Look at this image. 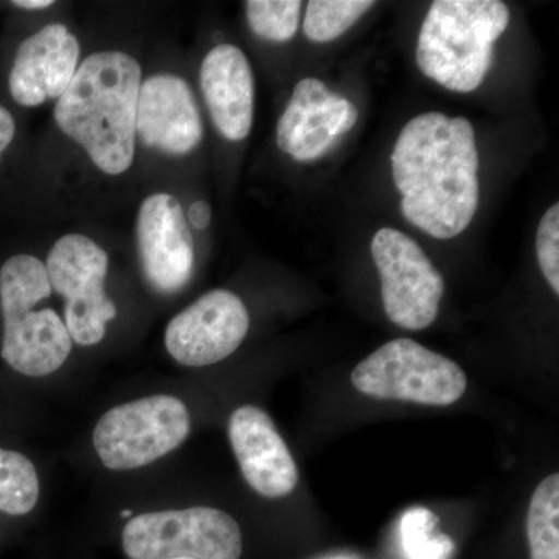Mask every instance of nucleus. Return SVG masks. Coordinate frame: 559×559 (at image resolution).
<instances>
[{"instance_id": "nucleus-8", "label": "nucleus", "mask_w": 559, "mask_h": 559, "mask_svg": "<svg viewBox=\"0 0 559 559\" xmlns=\"http://www.w3.org/2000/svg\"><path fill=\"white\" fill-rule=\"evenodd\" d=\"M108 264V253L79 234L60 238L47 257L51 289L66 301V329L70 340L83 347L102 342L106 323L117 316L116 305L105 293Z\"/></svg>"}, {"instance_id": "nucleus-28", "label": "nucleus", "mask_w": 559, "mask_h": 559, "mask_svg": "<svg viewBox=\"0 0 559 559\" xmlns=\"http://www.w3.org/2000/svg\"><path fill=\"white\" fill-rule=\"evenodd\" d=\"M179 559H187V558H179Z\"/></svg>"}, {"instance_id": "nucleus-21", "label": "nucleus", "mask_w": 559, "mask_h": 559, "mask_svg": "<svg viewBox=\"0 0 559 559\" xmlns=\"http://www.w3.org/2000/svg\"><path fill=\"white\" fill-rule=\"evenodd\" d=\"M246 16L252 32L272 43H286L296 36L300 24L299 0H249Z\"/></svg>"}, {"instance_id": "nucleus-12", "label": "nucleus", "mask_w": 559, "mask_h": 559, "mask_svg": "<svg viewBox=\"0 0 559 559\" xmlns=\"http://www.w3.org/2000/svg\"><path fill=\"white\" fill-rule=\"evenodd\" d=\"M358 117L356 106L326 90L322 81L301 80L280 117L278 148L297 162L319 159L341 135L355 128Z\"/></svg>"}, {"instance_id": "nucleus-7", "label": "nucleus", "mask_w": 559, "mask_h": 559, "mask_svg": "<svg viewBox=\"0 0 559 559\" xmlns=\"http://www.w3.org/2000/svg\"><path fill=\"white\" fill-rule=\"evenodd\" d=\"M130 559H240V525L212 507L154 511L132 518L123 530Z\"/></svg>"}, {"instance_id": "nucleus-4", "label": "nucleus", "mask_w": 559, "mask_h": 559, "mask_svg": "<svg viewBox=\"0 0 559 559\" xmlns=\"http://www.w3.org/2000/svg\"><path fill=\"white\" fill-rule=\"evenodd\" d=\"M50 294L46 264L36 257H11L0 270L2 358L25 377L53 373L72 352V340L60 316L50 308L33 310Z\"/></svg>"}, {"instance_id": "nucleus-22", "label": "nucleus", "mask_w": 559, "mask_h": 559, "mask_svg": "<svg viewBox=\"0 0 559 559\" xmlns=\"http://www.w3.org/2000/svg\"><path fill=\"white\" fill-rule=\"evenodd\" d=\"M536 255L550 288L559 296V204L546 213L536 231Z\"/></svg>"}, {"instance_id": "nucleus-19", "label": "nucleus", "mask_w": 559, "mask_h": 559, "mask_svg": "<svg viewBox=\"0 0 559 559\" xmlns=\"http://www.w3.org/2000/svg\"><path fill=\"white\" fill-rule=\"evenodd\" d=\"M373 7L370 0H311L305 13V36L312 43H330L348 32Z\"/></svg>"}, {"instance_id": "nucleus-26", "label": "nucleus", "mask_w": 559, "mask_h": 559, "mask_svg": "<svg viewBox=\"0 0 559 559\" xmlns=\"http://www.w3.org/2000/svg\"><path fill=\"white\" fill-rule=\"evenodd\" d=\"M121 514H123V516H131L132 513L130 510H127V511H123V513H121Z\"/></svg>"}, {"instance_id": "nucleus-5", "label": "nucleus", "mask_w": 559, "mask_h": 559, "mask_svg": "<svg viewBox=\"0 0 559 559\" xmlns=\"http://www.w3.org/2000/svg\"><path fill=\"white\" fill-rule=\"evenodd\" d=\"M352 382L364 395L423 406L457 403L468 388L459 364L412 340L382 345L355 367Z\"/></svg>"}, {"instance_id": "nucleus-23", "label": "nucleus", "mask_w": 559, "mask_h": 559, "mask_svg": "<svg viewBox=\"0 0 559 559\" xmlns=\"http://www.w3.org/2000/svg\"><path fill=\"white\" fill-rule=\"evenodd\" d=\"M14 132H16V124H14L13 116L9 109L0 105V157L13 142Z\"/></svg>"}, {"instance_id": "nucleus-2", "label": "nucleus", "mask_w": 559, "mask_h": 559, "mask_svg": "<svg viewBox=\"0 0 559 559\" xmlns=\"http://www.w3.org/2000/svg\"><path fill=\"white\" fill-rule=\"evenodd\" d=\"M140 81L142 69L134 58L100 51L81 62L58 98V127L106 175H121L134 162Z\"/></svg>"}, {"instance_id": "nucleus-17", "label": "nucleus", "mask_w": 559, "mask_h": 559, "mask_svg": "<svg viewBox=\"0 0 559 559\" xmlns=\"http://www.w3.org/2000/svg\"><path fill=\"white\" fill-rule=\"evenodd\" d=\"M527 536L532 559H559V476L540 480L527 514Z\"/></svg>"}, {"instance_id": "nucleus-18", "label": "nucleus", "mask_w": 559, "mask_h": 559, "mask_svg": "<svg viewBox=\"0 0 559 559\" xmlns=\"http://www.w3.org/2000/svg\"><path fill=\"white\" fill-rule=\"evenodd\" d=\"M39 477L35 465L16 451L0 450V511L24 516L39 500Z\"/></svg>"}, {"instance_id": "nucleus-11", "label": "nucleus", "mask_w": 559, "mask_h": 559, "mask_svg": "<svg viewBox=\"0 0 559 559\" xmlns=\"http://www.w3.org/2000/svg\"><path fill=\"white\" fill-rule=\"evenodd\" d=\"M138 245L143 274L157 293L175 294L193 274L194 248L182 205L157 193L140 205Z\"/></svg>"}, {"instance_id": "nucleus-13", "label": "nucleus", "mask_w": 559, "mask_h": 559, "mask_svg": "<svg viewBox=\"0 0 559 559\" xmlns=\"http://www.w3.org/2000/svg\"><path fill=\"white\" fill-rule=\"evenodd\" d=\"M231 450L246 481L266 499L286 498L299 484V469L270 415L242 406L229 421Z\"/></svg>"}, {"instance_id": "nucleus-1", "label": "nucleus", "mask_w": 559, "mask_h": 559, "mask_svg": "<svg viewBox=\"0 0 559 559\" xmlns=\"http://www.w3.org/2000/svg\"><path fill=\"white\" fill-rule=\"evenodd\" d=\"M393 182L401 213L437 240L468 229L479 207V153L465 117L440 112L412 119L392 151Z\"/></svg>"}, {"instance_id": "nucleus-14", "label": "nucleus", "mask_w": 559, "mask_h": 559, "mask_svg": "<svg viewBox=\"0 0 559 559\" xmlns=\"http://www.w3.org/2000/svg\"><path fill=\"white\" fill-rule=\"evenodd\" d=\"M135 132L148 148L183 156L204 138L200 109L189 84L171 73H159L140 86Z\"/></svg>"}, {"instance_id": "nucleus-25", "label": "nucleus", "mask_w": 559, "mask_h": 559, "mask_svg": "<svg viewBox=\"0 0 559 559\" xmlns=\"http://www.w3.org/2000/svg\"><path fill=\"white\" fill-rule=\"evenodd\" d=\"M13 5L24 10H43L49 9L53 2L51 0H14Z\"/></svg>"}, {"instance_id": "nucleus-24", "label": "nucleus", "mask_w": 559, "mask_h": 559, "mask_svg": "<svg viewBox=\"0 0 559 559\" xmlns=\"http://www.w3.org/2000/svg\"><path fill=\"white\" fill-rule=\"evenodd\" d=\"M189 221L197 230H205L212 223V209L207 202L197 201L189 210Z\"/></svg>"}, {"instance_id": "nucleus-3", "label": "nucleus", "mask_w": 559, "mask_h": 559, "mask_svg": "<svg viewBox=\"0 0 559 559\" xmlns=\"http://www.w3.org/2000/svg\"><path fill=\"white\" fill-rule=\"evenodd\" d=\"M509 24V7L499 0H437L419 31L418 68L444 90L469 94L484 83Z\"/></svg>"}, {"instance_id": "nucleus-27", "label": "nucleus", "mask_w": 559, "mask_h": 559, "mask_svg": "<svg viewBox=\"0 0 559 559\" xmlns=\"http://www.w3.org/2000/svg\"><path fill=\"white\" fill-rule=\"evenodd\" d=\"M329 559H352V558H347V557H336V558H329Z\"/></svg>"}, {"instance_id": "nucleus-6", "label": "nucleus", "mask_w": 559, "mask_h": 559, "mask_svg": "<svg viewBox=\"0 0 559 559\" xmlns=\"http://www.w3.org/2000/svg\"><path fill=\"white\" fill-rule=\"evenodd\" d=\"M190 414L171 395L131 401L106 412L94 430V447L106 468H142L175 451L189 437Z\"/></svg>"}, {"instance_id": "nucleus-16", "label": "nucleus", "mask_w": 559, "mask_h": 559, "mask_svg": "<svg viewBox=\"0 0 559 559\" xmlns=\"http://www.w3.org/2000/svg\"><path fill=\"white\" fill-rule=\"evenodd\" d=\"M201 90L216 130L231 142L248 138L255 86L248 58L231 44L209 51L201 66Z\"/></svg>"}, {"instance_id": "nucleus-20", "label": "nucleus", "mask_w": 559, "mask_h": 559, "mask_svg": "<svg viewBox=\"0 0 559 559\" xmlns=\"http://www.w3.org/2000/svg\"><path fill=\"white\" fill-rule=\"evenodd\" d=\"M439 518L425 507L407 510L401 520V549L406 559H451L454 540L437 533Z\"/></svg>"}, {"instance_id": "nucleus-10", "label": "nucleus", "mask_w": 559, "mask_h": 559, "mask_svg": "<svg viewBox=\"0 0 559 559\" xmlns=\"http://www.w3.org/2000/svg\"><path fill=\"white\" fill-rule=\"evenodd\" d=\"M249 325V312L237 294L210 290L168 323L165 347L182 366H213L240 348Z\"/></svg>"}, {"instance_id": "nucleus-15", "label": "nucleus", "mask_w": 559, "mask_h": 559, "mask_svg": "<svg viewBox=\"0 0 559 559\" xmlns=\"http://www.w3.org/2000/svg\"><path fill=\"white\" fill-rule=\"evenodd\" d=\"M80 43L62 24H49L25 39L10 72L11 97L21 106L60 98L79 69Z\"/></svg>"}, {"instance_id": "nucleus-9", "label": "nucleus", "mask_w": 559, "mask_h": 559, "mask_svg": "<svg viewBox=\"0 0 559 559\" xmlns=\"http://www.w3.org/2000/svg\"><path fill=\"white\" fill-rule=\"evenodd\" d=\"M371 257L381 278V299L390 322L409 331L436 322L444 280L417 241L396 229H380L371 240Z\"/></svg>"}]
</instances>
